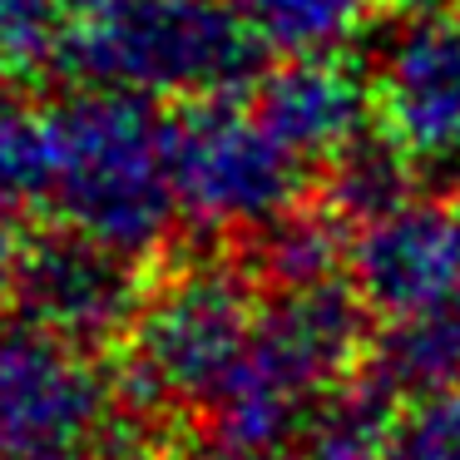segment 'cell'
I'll return each instance as SVG.
<instances>
[{
  "instance_id": "6da1fadb",
  "label": "cell",
  "mask_w": 460,
  "mask_h": 460,
  "mask_svg": "<svg viewBox=\"0 0 460 460\" xmlns=\"http://www.w3.org/2000/svg\"><path fill=\"white\" fill-rule=\"evenodd\" d=\"M367 302L347 278L312 288H278L258 307V327L208 406L218 446L278 450L307 436L312 420L357 381L367 351Z\"/></svg>"
},
{
  "instance_id": "7a4b0ae2",
  "label": "cell",
  "mask_w": 460,
  "mask_h": 460,
  "mask_svg": "<svg viewBox=\"0 0 460 460\" xmlns=\"http://www.w3.org/2000/svg\"><path fill=\"white\" fill-rule=\"evenodd\" d=\"M31 189L104 248L149 252L179 213L169 124L139 94H100L31 129Z\"/></svg>"
},
{
  "instance_id": "3957f363",
  "label": "cell",
  "mask_w": 460,
  "mask_h": 460,
  "mask_svg": "<svg viewBox=\"0 0 460 460\" xmlns=\"http://www.w3.org/2000/svg\"><path fill=\"white\" fill-rule=\"evenodd\" d=\"M262 45L228 0H110L94 11L80 60L119 94L223 100L262 75Z\"/></svg>"
},
{
  "instance_id": "277c9868",
  "label": "cell",
  "mask_w": 460,
  "mask_h": 460,
  "mask_svg": "<svg viewBox=\"0 0 460 460\" xmlns=\"http://www.w3.org/2000/svg\"><path fill=\"white\" fill-rule=\"evenodd\" d=\"M169 159L179 213L218 233H262L307 189V164L258 119L248 94L193 100L169 124Z\"/></svg>"
},
{
  "instance_id": "5b68a950",
  "label": "cell",
  "mask_w": 460,
  "mask_h": 460,
  "mask_svg": "<svg viewBox=\"0 0 460 460\" xmlns=\"http://www.w3.org/2000/svg\"><path fill=\"white\" fill-rule=\"evenodd\" d=\"M258 288L248 272L203 262L169 278L139 307L134 332V386L154 406H203L218 401L233 367L258 327Z\"/></svg>"
},
{
  "instance_id": "8992f818",
  "label": "cell",
  "mask_w": 460,
  "mask_h": 460,
  "mask_svg": "<svg viewBox=\"0 0 460 460\" xmlns=\"http://www.w3.org/2000/svg\"><path fill=\"white\" fill-rule=\"evenodd\" d=\"M381 134L436 179H460V0H406L371 45Z\"/></svg>"
},
{
  "instance_id": "52a82bcc",
  "label": "cell",
  "mask_w": 460,
  "mask_h": 460,
  "mask_svg": "<svg viewBox=\"0 0 460 460\" xmlns=\"http://www.w3.org/2000/svg\"><path fill=\"white\" fill-rule=\"evenodd\" d=\"M104 420L100 376L55 332H0V460H90Z\"/></svg>"
},
{
  "instance_id": "ba28073f",
  "label": "cell",
  "mask_w": 460,
  "mask_h": 460,
  "mask_svg": "<svg viewBox=\"0 0 460 460\" xmlns=\"http://www.w3.org/2000/svg\"><path fill=\"white\" fill-rule=\"evenodd\" d=\"M347 282L367 312L396 317L460 292V208L411 199L347 238Z\"/></svg>"
},
{
  "instance_id": "9c48e42d",
  "label": "cell",
  "mask_w": 460,
  "mask_h": 460,
  "mask_svg": "<svg viewBox=\"0 0 460 460\" xmlns=\"http://www.w3.org/2000/svg\"><path fill=\"white\" fill-rule=\"evenodd\" d=\"M248 104L307 169L332 164L347 144H357L376 114L371 80L341 65L337 55L282 60L262 70L248 90Z\"/></svg>"
},
{
  "instance_id": "30bf717a",
  "label": "cell",
  "mask_w": 460,
  "mask_h": 460,
  "mask_svg": "<svg viewBox=\"0 0 460 460\" xmlns=\"http://www.w3.org/2000/svg\"><path fill=\"white\" fill-rule=\"evenodd\" d=\"M351 386L376 401L386 416L401 406H416L426 396L460 386V292L430 307H411L396 317H381L367 337L361 367Z\"/></svg>"
},
{
  "instance_id": "8fae6325",
  "label": "cell",
  "mask_w": 460,
  "mask_h": 460,
  "mask_svg": "<svg viewBox=\"0 0 460 460\" xmlns=\"http://www.w3.org/2000/svg\"><path fill=\"white\" fill-rule=\"evenodd\" d=\"M31 302L55 337H104L139 312V282L124 268V252L75 233L31 262Z\"/></svg>"
},
{
  "instance_id": "7c38bea8",
  "label": "cell",
  "mask_w": 460,
  "mask_h": 460,
  "mask_svg": "<svg viewBox=\"0 0 460 460\" xmlns=\"http://www.w3.org/2000/svg\"><path fill=\"white\" fill-rule=\"evenodd\" d=\"M416 179L420 169L411 164V154L396 139L367 129L332 164H322V208L347 233H357L416 199Z\"/></svg>"
},
{
  "instance_id": "4fadbf2b",
  "label": "cell",
  "mask_w": 460,
  "mask_h": 460,
  "mask_svg": "<svg viewBox=\"0 0 460 460\" xmlns=\"http://www.w3.org/2000/svg\"><path fill=\"white\" fill-rule=\"evenodd\" d=\"M258 45L278 60L337 55L367 25V0H233Z\"/></svg>"
},
{
  "instance_id": "5bb4252c",
  "label": "cell",
  "mask_w": 460,
  "mask_h": 460,
  "mask_svg": "<svg viewBox=\"0 0 460 460\" xmlns=\"http://www.w3.org/2000/svg\"><path fill=\"white\" fill-rule=\"evenodd\" d=\"M252 238H258V272L272 288H312L327 278H347L351 233L327 208H292Z\"/></svg>"
},
{
  "instance_id": "9a60e30c",
  "label": "cell",
  "mask_w": 460,
  "mask_h": 460,
  "mask_svg": "<svg viewBox=\"0 0 460 460\" xmlns=\"http://www.w3.org/2000/svg\"><path fill=\"white\" fill-rule=\"evenodd\" d=\"M386 460H460V386L401 406L386 426Z\"/></svg>"
},
{
  "instance_id": "2e32d148",
  "label": "cell",
  "mask_w": 460,
  "mask_h": 460,
  "mask_svg": "<svg viewBox=\"0 0 460 460\" xmlns=\"http://www.w3.org/2000/svg\"><path fill=\"white\" fill-rule=\"evenodd\" d=\"M199 460H282L278 450H243V446H213L208 456Z\"/></svg>"
},
{
  "instance_id": "e0dca14e",
  "label": "cell",
  "mask_w": 460,
  "mask_h": 460,
  "mask_svg": "<svg viewBox=\"0 0 460 460\" xmlns=\"http://www.w3.org/2000/svg\"><path fill=\"white\" fill-rule=\"evenodd\" d=\"M0 268H5V223H0Z\"/></svg>"
}]
</instances>
